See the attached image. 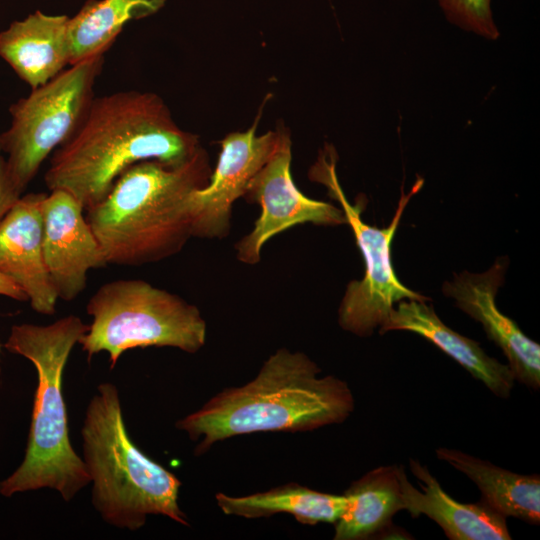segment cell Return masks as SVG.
Listing matches in <instances>:
<instances>
[{
  "mask_svg": "<svg viewBox=\"0 0 540 540\" xmlns=\"http://www.w3.org/2000/svg\"><path fill=\"white\" fill-rule=\"evenodd\" d=\"M199 136L181 129L153 92L119 91L94 97L77 130L51 154L44 182L73 195L84 210L101 202L131 165L186 163Z\"/></svg>",
  "mask_w": 540,
  "mask_h": 540,
  "instance_id": "6da1fadb",
  "label": "cell"
},
{
  "mask_svg": "<svg viewBox=\"0 0 540 540\" xmlns=\"http://www.w3.org/2000/svg\"><path fill=\"white\" fill-rule=\"evenodd\" d=\"M321 369L306 354L281 348L248 383L222 390L176 423L196 455L215 443L258 432H305L344 422L354 410L348 384Z\"/></svg>",
  "mask_w": 540,
  "mask_h": 540,
  "instance_id": "7a4b0ae2",
  "label": "cell"
},
{
  "mask_svg": "<svg viewBox=\"0 0 540 540\" xmlns=\"http://www.w3.org/2000/svg\"><path fill=\"white\" fill-rule=\"evenodd\" d=\"M211 173L202 146L179 166L145 160L128 167L108 195L86 210L107 264L140 266L179 253L192 238L187 197Z\"/></svg>",
  "mask_w": 540,
  "mask_h": 540,
  "instance_id": "3957f363",
  "label": "cell"
},
{
  "mask_svg": "<svg viewBox=\"0 0 540 540\" xmlns=\"http://www.w3.org/2000/svg\"><path fill=\"white\" fill-rule=\"evenodd\" d=\"M89 325L75 315L49 325H13L4 348L33 363L37 372L31 425L21 465L0 481V494L49 488L70 501L90 483L83 459L74 451L62 380L73 347Z\"/></svg>",
  "mask_w": 540,
  "mask_h": 540,
  "instance_id": "277c9868",
  "label": "cell"
},
{
  "mask_svg": "<svg viewBox=\"0 0 540 540\" xmlns=\"http://www.w3.org/2000/svg\"><path fill=\"white\" fill-rule=\"evenodd\" d=\"M81 436L92 505L105 522L135 531L144 526L148 515H163L189 526L178 504L180 480L133 443L114 384L98 385Z\"/></svg>",
  "mask_w": 540,
  "mask_h": 540,
  "instance_id": "5b68a950",
  "label": "cell"
},
{
  "mask_svg": "<svg viewBox=\"0 0 540 540\" xmlns=\"http://www.w3.org/2000/svg\"><path fill=\"white\" fill-rule=\"evenodd\" d=\"M86 311L92 323L79 344L88 359L108 353L111 369L130 349L173 347L196 353L206 342V322L195 305L141 279L101 285Z\"/></svg>",
  "mask_w": 540,
  "mask_h": 540,
  "instance_id": "8992f818",
  "label": "cell"
},
{
  "mask_svg": "<svg viewBox=\"0 0 540 540\" xmlns=\"http://www.w3.org/2000/svg\"><path fill=\"white\" fill-rule=\"evenodd\" d=\"M103 63V56H97L70 65L10 106V126L0 133V145L9 174L22 192L44 160L80 126Z\"/></svg>",
  "mask_w": 540,
  "mask_h": 540,
  "instance_id": "52a82bcc",
  "label": "cell"
},
{
  "mask_svg": "<svg viewBox=\"0 0 540 540\" xmlns=\"http://www.w3.org/2000/svg\"><path fill=\"white\" fill-rule=\"evenodd\" d=\"M335 161L333 151L325 150L310 168L309 178L325 185L330 197L340 204L363 256L365 274L361 280H352L347 285L338 310V322L343 330L367 337L387 321L394 303L403 299L430 300L400 282L391 259V245L403 211L412 195L421 188L422 181L407 195L402 192L391 223L378 228L362 220L363 199L354 205L347 200L337 179Z\"/></svg>",
  "mask_w": 540,
  "mask_h": 540,
  "instance_id": "ba28073f",
  "label": "cell"
},
{
  "mask_svg": "<svg viewBox=\"0 0 540 540\" xmlns=\"http://www.w3.org/2000/svg\"><path fill=\"white\" fill-rule=\"evenodd\" d=\"M262 109L250 128L227 134L220 142L215 170L207 184L186 200L191 236L224 239L231 232L232 207L252 178L279 147L284 126L257 135Z\"/></svg>",
  "mask_w": 540,
  "mask_h": 540,
  "instance_id": "9c48e42d",
  "label": "cell"
},
{
  "mask_svg": "<svg viewBox=\"0 0 540 540\" xmlns=\"http://www.w3.org/2000/svg\"><path fill=\"white\" fill-rule=\"evenodd\" d=\"M291 138L283 128L279 147L252 178L243 198L261 209L253 229L236 244L237 259L255 265L264 244L273 236L305 223L336 226L346 224L341 208L305 196L291 176Z\"/></svg>",
  "mask_w": 540,
  "mask_h": 540,
  "instance_id": "30bf717a",
  "label": "cell"
},
{
  "mask_svg": "<svg viewBox=\"0 0 540 540\" xmlns=\"http://www.w3.org/2000/svg\"><path fill=\"white\" fill-rule=\"evenodd\" d=\"M42 249L58 299L72 301L86 288L91 269L107 265L79 201L64 190L46 194L42 204Z\"/></svg>",
  "mask_w": 540,
  "mask_h": 540,
  "instance_id": "8fae6325",
  "label": "cell"
},
{
  "mask_svg": "<svg viewBox=\"0 0 540 540\" xmlns=\"http://www.w3.org/2000/svg\"><path fill=\"white\" fill-rule=\"evenodd\" d=\"M507 258L500 257L483 273L463 271L443 284L445 296L479 322L489 340L505 355L515 381L532 389L540 387V345L525 335L514 320L496 305V294L504 282Z\"/></svg>",
  "mask_w": 540,
  "mask_h": 540,
  "instance_id": "7c38bea8",
  "label": "cell"
},
{
  "mask_svg": "<svg viewBox=\"0 0 540 540\" xmlns=\"http://www.w3.org/2000/svg\"><path fill=\"white\" fill-rule=\"evenodd\" d=\"M45 195L21 196L0 222V274L26 294L35 312L52 315L58 296L42 249L41 204Z\"/></svg>",
  "mask_w": 540,
  "mask_h": 540,
  "instance_id": "4fadbf2b",
  "label": "cell"
},
{
  "mask_svg": "<svg viewBox=\"0 0 540 540\" xmlns=\"http://www.w3.org/2000/svg\"><path fill=\"white\" fill-rule=\"evenodd\" d=\"M412 474L421 490L407 478L404 467L399 466L401 496L404 510L411 517L425 515L436 522L451 540H509L506 518L481 501L461 503L447 494L427 466L415 459L409 460Z\"/></svg>",
  "mask_w": 540,
  "mask_h": 540,
  "instance_id": "5bb4252c",
  "label": "cell"
},
{
  "mask_svg": "<svg viewBox=\"0 0 540 540\" xmlns=\"http://www.w3.org/2000/svg\"><path fill=\"white\" fill-rule=\"evenodd\" d=\"M394 330L410 331L425 338L482 382L494 395L503 399L510 397L515 379L509 366L486 354L477 341L445 325L433 306L426 301H399L379 333Z\"/></svg>",
  "mask_w": 540,
  "mask_h": 540,
  "instance_id": "9a60e30c",
  "label": "cell"
},
{
  "mask_svg": "<svg viewBox=\"0 0 540 540\" xmlns=\"http://www.w3.org/2000/svg\"><path fill=\"white\" fill-rule=\"evenodd\" d=\"M68 20L37 10L0 32V57L31 89L70 65Z\"/></svg>",
  "mask_w": 540,
  "mask_h": 540,
  "instance_id": "2e32d148",
  "label": "cell"
},
{
  "mask_svg": "<svg viewBox=\"0 0 540 540\" xmlns=\"http://www.w3.org/2000/svg\"><path fill=\"white\" fill-rule=\"evenodd\" d=\"M438 459L471 479L481 492L480 501L507 517L526 523L540 522V477L511 472L457 449H436Z\"/></svg>",
  "mask_w": 540,
  "mask_h": 540,
  "instance_id": "e0dca14e",
  "label": "cell"
},
{
  "mask_svg": "<svg viewBox=\"0 0 540 540\" xmlns=\"http://www.w3.org/2000/svg\"><path fill=\"white\" fill-rule=\"evenodd\" d=\"M399 466H379L351 483L335 523V540L368 539L390 528L394 515L404 510Z\"/></svg>",
  "mask_w": 540,
  "mask_h": 540,
  "instance_id": "ac0fdd59",
  "label": "cell"
},
{
  "mask_svg": "<svg viewBox=\"0 0 540 540\" xmlns=\"http://www.w3.org/2000/svg\"><path fill=\"white\" fill-rule=\"evenodd\" d=\"M216 503L226 515L248 519L289 514L302 524H335L342 515L347 499L313 490L296 483L244 496L215 495Z\"/></svg>",
  "mask_w": 540,
  "mask_h": 540,
  "instance_id": "d6986e66",
  "label": "cell"
},
{
  "mask_svg": "<svg viewBox=\"0 0 540 540\" xmlns=\"http://www.w3.org/2000/svg\"><path fill=\"white\" fill-rule=\"evenodd\" d=\"M166 0H88L69 17L70 65L104 53L124 26L159 11ZM69 65V66H70Z\"/></svg>",
  "mask_w": 540,
  "mask_h": 540,
  "instance_id": "ffe728a7",
  "label": "cell"
},
{
  "mask_svg": "<svg viewBox=\"0 0 540 540\" xmlns=\"http://www.w3.org/2000/svg\"><path fill=\"white\" fill-rule=\"evenodd\" d=\"M438 2L454 23L485 37H497L491 0H438Z\"/></svg>",
  "mask_w": 540,
  "mask_h": 540,
  "instance_id": "44dd1931",
  "label": "cell"
},
{
  "mask_svg": "<svg viewBox=\"0 0 540 540\" xmlns=\"http://www.w3.org/2000/svg\"><path fill=\"white\" fill-rule=\"evenodd\" d=\"M2 153L0 145V222L23 193L12 180Z\"/></svg>",
  "mask_w": 540,
  "mask_h": 540,
  "instance_id": "7402d4cb",
  "label": "cell"
},
{
  "mask_svg": "<svg viewBox=\"0 0 540 540\" xmlns=\"http://www.w3.org/2000/svg\"><path fill=\"white\" fill-rule=\"evenodd\" d=\"M0 295L20 302L28 301L26 294L2 274H0Z\"/></svg>",
  "mask_w": 540,
  "mask_h": 540,
  "instance_id": "603a6c76",
  "label": "cell"
}]
</instances>
